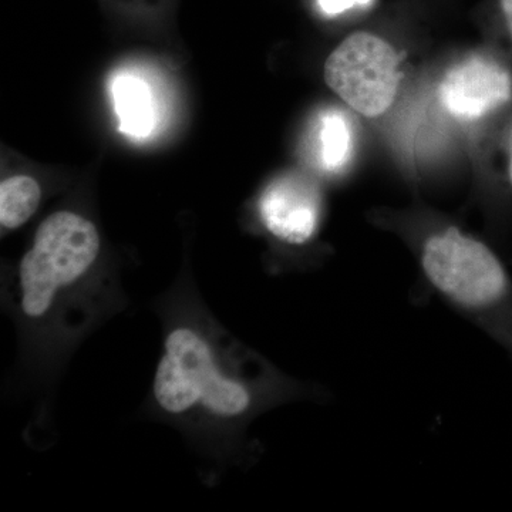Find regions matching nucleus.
I'll return each instance as SVG.
<instances>
[{"label": "nucleus", "mask_w": 512, "mask_h": 512, "mask_svg": "<svg viewBox=\"0 0 512 512\" xmlns=\"http://www.w3.org/2000/svg\"><path fill=\"white\" fill-rule=\"evenodd\" d=\"M400 63L402 57L386 39L356 32L326 59L325 82L350 109L365 117H379L396 99Z\"/></svg>", "instance_id": "20e7f679"}, {"label": "nucleus", "mask_w": 512, "mask_h": 512, "mask_svg": "<svg viewBox=\"0 0 512 512\" xmlns=\"http://www.w3.org/2000/svg\"><path fill=\"white\" fill-rule=\"evenodd\" d=\"M319 2L325 12L336 13L352 6L353 3L365 2V0H319Z\"/></svg>", "instance_id": "9d476101"}, {"label": "nucleus", "mask_w": 512, "mask_h": 512, "mask_svg": "<svg viewBox=\"0 0 512 512\" xmlns=\"http://www.w3.org/2000/svg\"><path fill=\"white\" fill-rule=\"evenodd\" d=\"M110 90L121 133L137 140L151 136L157 124V104L146 80L119 73L111 80Z\"/></svg>", "instance_id": "0eeeda50"}, {"label": "nucleus", "mask_w": 512, "mask_h": 512, "mask_svg": "<svg viewBox=\"0 0 512 512\" xmlns=\"http://www.w3.org/2000/svg\"><path fill=\"white\" fill-rule=\"evenodd\" d=\"M42 200V188L30 175H12L0 184V224L3 229L22 227Z\"/></svg>", "instance_id": "1a4fd4ad"}, {"label": "nucleus", "mask_w": 512, "mask_h": 512, "mask_svg": "<svg viewBox=\"0 0 512 512\" xmlns=\"http://www.w3.org/2000/svg\"><path fill=\"white\" fill-rule=\"evenodd\" d=\"M420 264L431 288L512 356V279L497 255L450 225L426 235Z\"/></svg>", "instance_id": "f257e3e1"}, {"label": "nucleus", "mask_w": 512, "mask_h": 512, "mask_svg": "<svg viewBox=\"0 0 512 512\" xmlns=\"http://www.w3.org/2000/svg\"><path fill=\"white\" fill-rule=\"evenodd\" d=\"M500 5L501 10H503L505 23H507L508 32H510L512 39V0H500Z\"/></svg>", "instance_id": "9b49d317"}, {"label": "nucleus", "mask_w": 512, "mask_h": 512, "mask_svg": "<svg viewBox=\"0 0 512 512\" xmlns=\"http://www.w3.org/2000/svg\"><path fill=\"white\" fill-rule=\"evenodd\" d=\"M510 181L512 185V144H511V156H510Z\"/></svg>", "instance_id": "f8f14e48"}, {"label": "nucleus", "mask_w": 512, "mask_h": 512, "mask_svg": "<svg viewBox=\"0 0 512 512\" xmlns=\"http://www.w3.org/2000/svg\"><path fill=\"white\" fill-rule=\"evenodd\" d=\"M313 156L320 170L338 174L348 167L353 153L352 124L345 113L328 110L313 127Z\"/></svg>", "instance_id": "6e6552de"}, {"label": "nucleus", "mask_w": 512, "mask_h": 512, "mask_svg": "<svg viewBox=\"0 0 512 512\" xmlns=\"http://www.w3.org/2000/svg\"><path fill=\"white\" fill-rule=\"evenodd\" d=\"M258 212L269 234L285 244L303 245L318 232L322 195L305 175H281L262 192Z\"/></svg>", "instance_id": "423d86ee"}, {"label": "nucleus", "mask_w": 512, "mask_h": 512, "mask_svg": "<svg viewBox=\"0 0 512 512\" xmlns=\"http://www.w3.org/2000/svg\"><path fill=\"white\" fill-rule=\"evenodd\" d=\"M100 235L92 221L72 211H57L37 228L32 248L19 266L22 309L43 318L57 293L73 285L96 262Z\"/></svg>", "instance_id": "7ed1b4c3"}, {"label": "nucleus", "mask_w": 512, "mask_h": 512, "mask_svg": "<svg viewBox=\"0 0 512 512\" xmlns=\"http://www.w3.org/2000/svg\"><path fill=\"white\" fill-rule=\"evenodd\" d=\"M164 348L154 377V396L164 412L202 406L215 416L238 417L254 406L252 390L221 372L207 340L194 329H174Z\"/></svg>", "instance_id": "f03ea898"}, {"label": "nucleus", "mask_w": 512, "mask_h": 512, "mask_svg": "<svg viewBox=\"0 0 512 512\" xmlns=\"http://www.w3.org/2000/svg\"><path fill=\"white\" fill-rule=\"evenodd\" d=\"M512 97V76L493 59L473 56L451 67L439 86L441 107L464 123L484 119Z\"/></svg>", "instance_id": "39448f33"}]
</instances>
